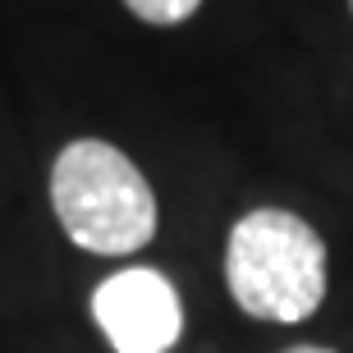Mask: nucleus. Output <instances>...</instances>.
<instances>
[{
	"mask_svg": "<svg viewBox=\"0 0 353 353\" xmlns=\"http://www.w3.org/2000/svg\"><path fill=\"white\" fill-rule=\"evenodd\" d=\"M349 5H353V0H349Z\"/></svg>",
	"mask_w": 353,
	"mask_h": 353,
	"instance_id": "423d86ee",
	"label": "nucleus"
},
{
	"mask_svg": "<svg viewBox=\"0 0 353 353\" xmlns=\"http://www.w3.org/2000/svg\"><path fill=\"white\" fill-rule=\"evenodd\" d=\"M225 285L257 321H307L326 299V243L294 211L257 207L230 230Z\"/></svg>",
	"mask_w": 353,
	"mask_h": 353,
	"instance_id": "f257e3e1",
	"label": "nucleus"
},
{
	"mask_svg": "<svg viewBox=\"0 0 353 353\" xmlns=\"http://www.w3.org/2000/svg\"><path fill=\"white\" fill-rule=\"evenodd\" d=\"M92 316L115 353H170L183 335V303L152 266H129L97 285Z\"/></svg>",
	"mask_w": 353,
	"mask_h": 353,
	"instance_id": "7ed1b4c3",
	"label": "nucleus"
},
{
	"mask_svg": "<svg viewBox=\"0 0 353 353\" xmlns=\"http://www.w3.org/2000/svg\"><path fill=\"white\" fill-rule=\"evenodd\" d=\"M285 353H335V349H321V344H294V349H285Z\"/></svg>",
	"mask_w": 353,
	"mask_h": 353,
	"instance_id": "39448f33",
	"label": "nucleus"
},
{
	"mask_svg": "<svg viewBox=\"0 0 353 353\" xmlns=\"http://www.w3.org/2000/svg\"><path fill=\"white\" fill-rule=\"evenodd\" d=\"M129 14H138L143 23H157V28H174L183 19H193L202 0H124Z\"/></svg>",
	"mask_w": 353,
	"mask_h": 353,
	"instance_id": "20e7f679",
	"label": "nucleus"
},
{
	"mask_svg": "<svg viewBox=\"0 0 353 353\" xmlns=\"http://www.w3.org/2000/svg\"><path fill=\"white\" fill-rule=\"evenodd\" d=\"M51 207L83 252L129 257L157 234V193L119 147L101 138L69 143L51 165Z\"/></svg>",
	"mask_w": 353,
	"mask_h": 353,
	"instance_id": "f03ea898",
	"label": "nucleus"
}]
</instances>
